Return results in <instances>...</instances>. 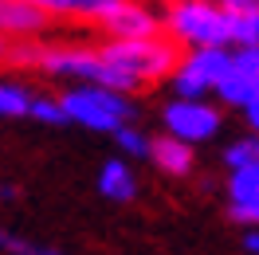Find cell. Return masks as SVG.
I'll return each instance as SVG.
<instances>
[{"instance_id":"obj_10","label":"cell","mask_w":259,"mask_h":255,"mask_svg":"<svg viewBox=\"0 0 259 255\" xmlns=\"http://www.w3.org/2000/svg\"><path fill=\"white\" fill-rule=\"evenodd\" d=\"M212 95H216V102H224V106H232V110H243V106L259 95V82L251 79L247 71H240V67L232 63V71L216 82V91H212Z\"/></svg>"},{"instance_id":"obj_21","label":"cell","mask_w":259,"mask_h":255,"mask_svg":"<svg viewBox=\"0 0 259 255\" xmlns=\"http://www.w3.org/2000/svg\"><path fill=\"white\" fill-rule=\"evenodd\" d=\"M228 12H259V0H220Z\"/></svg>"},{"instance_id":"obj_19","label":"cell","mask_w":259,"mask_h":255,"mask_svg":"<svg viewBox=\"0 0 259 255\" xmlns=\"http://www.w3.org/2000/svg\"><path fill=\"white\" fill-rule=\"evenodd\" d=\"M232 63L240 67V71H247L251 79L259 82V44H247V48H236L232 51Z\"/></svg>"},{"instance_id":"obj_8","label":"cell","mask_w":259,"mask_h":255,"mask_svg":"<svg viewBox=\"0 0 259 255\" xmlns=\"http://www.w3.org/2000/svg\"><path fill=\"white\" fill-rule=\"evenodd\" d=\"M149 161L161 169L165 177H189L196 165V153H193V142H185L177 134H157L153 145H149Z\"/></svg>"},{"instance_id":"obj_17","label":"cell","mask_w":259,"mask_h":255,"mask_svg":"<svg viewBox=\"0 0 259 255\" xmlns=\"http://www.w3.org/2000/svg\"><path fill=\"white\" fill-rule=\"evenodd\" d=\"M114 142H118V149L126 153V157H149V145H153V138H146L138 126H122V130H114Z\"/></svg>"},{"instance_id":"obj_3","label":"cell","mask_w":259,"mask_h":255,"mask_svg":"<svg viewBox=\"0 0 259 255\" xmlns=\"http://www.w3.org/2000/svg\"><path fill=\"white\" fill-rule=\"evenodd\" d=\"M102 55H106L110 63H118L122 71H130L142 87L169 79L181 63L177 39L169 32L165 35H146V39H110V44H102Z\"/></svg>"},{"instance_id":"obj_18","label":"cell","mask_w":259,"mask_h":255,"mask_svg":"<svg viewBox=\"0 0 259 255\" xmlns=\"http://www.w3.org/2000/svg\"><path fill=\"white\" fill-rule=\"evenodd\" d=\"M251 161H259V138H240V142H232L224 149L228 173H232V169H243V165H251Z\"/></svg>"},{"instance_id":"obj_11","label":"cell","mask_w":259,"mask_h":255,"mask_svg":"<svg viewBox=\"0 0 259 255\" xmlns=\"http://www.w3.org/2000/svg\"><path fill=\"white\" fill-rule=\"evenodd\" d=\"M169 91L177 98H208L212 95V79L200 71L196 63H189V59H181L177 71L169 75Z\"/></svg>"},{"instance_id":"obj_23","label":"cell","mask_w":259,"mask_h":255,"mask_svg":"<svg viewBox=\"0 0 259 255\" xmlns=\"http://www.w3.org/2000/svg\"><path fill=\"white\" fill-rule=\"evenodd\" d=\"M0 200H4V204L16 200V185H0Z\"/></svg>"},{"instance_id":"obj_24","label":"cell","mask_w":259,"mask_h":255,"mask_svg":"<svg viewBox=\"0 0 259 255\" xmlns=\"http://www.w3.org/2000/svg\"><path fill=\"white\" fill-rule=\"evenodd\" d=\"M0 59H12V44H8V35H0Z\"/></svg>"},{"instance_id":"obj_16","label":"cell","mask_w":259,"mask_h":255,"mask_svg":"<svg viewBox=\"0 0 259 255\" xmlns=\"http://www.w3.org/2000/svg\"><path fill=\"white\" fill-rule=\"evenodd\" d=\"M0 251L4 255H63L59 247H48V243H35V239H24V236H12L0 228Z\"/></svg>"},{"instance_id":"obj_5","label":"cell","mask_w":259,"mask_h":255,"mask_svg":"<svg viewBox=\"0 0 259 255\" xmlns=\"http://www.w3.org/2000/svg\"><path fill=\"white\" fill-rule=\"evenodd\" d=\"M102 28H106L110 39H146V35L165 32L161 16L149 4H142V0H118V8L102 20Z\"/></svg>"},{"instance_id":"obj_9","label":"cell","mask_w":259,"mask_h":255,"mask_svg":"<svg viewBox=\"0 0 259 255\" xmlns=\"http://www.w3.org/2000/svg\"><path fill=\"white\" fill-rule=\"evenodd\" d=\"M98 192L106 200H114V204H130L138 196V177H134V169L122 157H110L98 169Z\"/></svg>"},{"instance_id":"obj_12","label":"cell","mask_w":259,"mask_h":255,"mask_svg":"<svg viewBox=\"0 0 259 255\" xmlns=\"http://www.w3.org/2000/svg\"><path fill=\"white\" fill-rule=\"evenodd\" d=\"M189 63H196L204 75L212 79V91H216V82L224 79L228 71H232V51H228V44H212V48H193L189 55H185Z\"/></svg>"},{"instance_id":"obj_4","label":"cell","mask_w":259,"mask_h":255,"mask_svg":"<svg viewBox=\"0 0 259 255\" xmlns=\"http://www.w3.org/2000/svg\"><path fill=\"white\" fill-rule=\"evenodd\" d=\"M161 122L169 134H177V138L196 145V142H212L220 134L224 114L208 98H177L173 95V102H165V110H161Z\"/></svg>"},{"instance_id":"obj_1","label":"cell","mask_w":259,"mask_h":255,"mask_svg":"<svg viewBox=\"0 0 259 255\" xmlns=\"http://www.w3.org/2000/svg\"><path fill=\"white\" fill-rule=\"evenodd\" d=\"M165 32L185 48H232V16L220 0H169L161 12Z\"/></svg>"},{"instance_id":"obj_13","label":"cell","mask_w":259,"mask_h":255,"mask_svg":"<svg viewBox=\"0 0 259 255\" xmlns=\"http://www.w3.org/2000/svg\"><path fill=\"white\" fill-rule=\"evenodd\" d=\"M32 91L16 79H0V118H28L32 110Z\"/></svg>"},{"instance_id":"obj_7","label":"cell","mask_w":259,"mask_h":255,"mask_svg":"<svg viewBox=\"0 0 259 255\" xmlns=\"http://www.w3.org/2000/svg\"><path fill=\"white\" fill-rule=\"evenodd\" d=\"M51 16L35 8L32 0H0V35L8 39H28V35L48 32Z\"/></svg>"},{"instance_id":"obj_14","label":"cell","mask_w":259,"mask_h":255,"mask_svg":"<svg viewBox=\"0 0 259 255\" xmlns=\"http://www.w3.org/2000/svg\"><path fill=\"white\" fill-rule=\"evenodd\" d=\"M28 118L44 122V126H67V122H71V114H67L63 98H55V95H35V98H32V110H28Z\"/></svg>"},{"instance_id":"obj_6","label":"cell","mask_w":259,"mask_h":255,"mask_svg":"<svg viewBox=\"0 0 259 255\" xmlns=\"http://www.w3.org/2000/svg\"><path fill=\"white\" fill-rule=\"evenodd\" d=\"M228 212L232 220L259 228V161L228 173Z\"/></svg>"},{"instance_id":"obj_22","label":"cell","mask_w":259,"mask_h":255,"mask_svg":"<svg viewBox=\"0 0 259 255\" xmlns=\"http://www.w3.org/2000/svg\"><path fill=\"white\" fill-rule=\"evenodd\" d=\"M243 251H251V255H259V228H251L247 236H243Z\"/></svg>"},{"instance_id":"obj_20","label":"cell","mask_w":259,"mask_h":255,"mask_svg":"<svg viewBox=\"0 0 259 255\" xmlns=\"http://www.w3.org/2000/svg\"><path fill=\"white\" fill-rule=\"evenodd\" d=\"M35 8H44L48 16H71V0H32Z\"/></svg>"},{"instance_id":"obj_15","label":"cell","mask_w":259,"mask_h":255,"mask_svg":"<svg viewBox=\"0 0 259 255\" xmlns=\"http://www.w3.org/2000/svg\"><path fill=\"white\" fill-rule=\"evenodd\" d=\"M232 16V48L259 44V12H228Z\"/></svg>"},{"instance_id":"obj_2","label":"cell","mask_w":259,"mask_h":255,"mask_svg":"<svg viewBox=\"0 0 259 255\" xmlns=\"http://www.w3.org/2000/svg\"><path fill=\"white\" fill-rule=\"evenodd\" d=\"M59 98H63L71 122L95 130V134H114L126 122H134V114H138V106L130 102L126 91H114V87H102V82H75Z\"/></svg>"}]
</instances>
